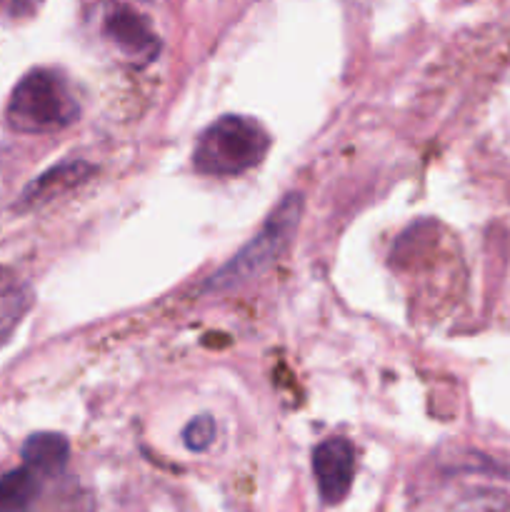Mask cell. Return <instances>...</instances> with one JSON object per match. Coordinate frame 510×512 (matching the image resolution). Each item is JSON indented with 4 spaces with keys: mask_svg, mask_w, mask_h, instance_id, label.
Masks as SVG:
<instances>
[{
    "mask_svg": "<svg viewBox=\"0 0 510 512\" xmlns=\"http://www.w3.org/2000/svg\"><path fill=\"white\" fill-rule=\"evenodd\" d=\"M30 305H33V293L28 285L15 273L0 268V345L15 333Z\"/></svg>",
    "mask_w": 510,
    "mask_h": 512,
    "instance_id": "ba28073f",
    "label": "cell"
},
{
    "mask_svg": "<svg viewBox=\"0 0 510 512\" xmlns=\"http://www.w3.org/2000/svg\"><path fill=\"white\" fill-rule=\"evenodd\" d=\"M300 215H303V195L288 193L280 200L278 208L268 215L258 233L228 260L220 270H215L208 278L205 288L208 290H230L235 285H243L245 280L255 278L263 270H268L285 248L290 240L295 238V230L300 225Z\"/></svg>",
    "mask_w": 510,
    "mask_h": 512,
    "instance_id": "3957f363",
    "label": "cell"
},
{
    "mask_svg": "<svg viewBox=\"0 0 510 512\" xmlns=\"http://www.w3.org/2000/svg\"><path fill=\"white\" fill-rule=\"evenodd\" d=\"M70 458V443L60 433H35L23 443V463L40 478L63 473Z\"/></svg>",
    "mask_w": 510,
    "mask_h": 512,
    "instance_id": "52a82bcc",
    "label": "cell"
},
{
    "mask_svg": "<svg viewBox=\"0 0 510 512\" xmlns=\"http://www.w3.org/2000/svg\"><path fill=\"white\" fill-rule=\"evenodd\" d=\"M80 103L63 73L53 68H35L20 78L8 100V123L18 133L48 135L68 128L78 120Z\"/></svg>",
    "mask_w": 510,
    "mask_h": 512,
    "instance_id": "6da1fadb",
    "label": "cell"
},
{
    "mask_svg": "<svg viewBox=\"0 0 510 512\" xmlns=\"http://www.w3.org/2000/svg\"><path fill=\"white\" fill-rule=\"evenodd\" d=\"M313 473L320 498L338 505L350 493L355 478V450L345 438H330L313 450Z\"/></svg>",
    "mask_w": 510,
    "mask_h": 512,
    "instance_id": "277c9868",
    "label": "cell"
},
{
    "mask_svg": "<svg viewBox=\"0 0 510 512\" xmlns=\"http://www.w3.org/2000/svg\"><path fill=\"white\" fill-rule=\"evenodd\" d=\"M90 173H93V168H90L88 163H80V160H68V163L55 165V168H50L48 173L40 175L38 180H33V183L23 190L20 203H23L25 208H38V205L50 203V200L58 198V195L68 193V190L85 183V180L90 178Z\"/></svg>",
    "mask_w": 510,
    "mask_h": 512,
    "instance_id": "8992f818",
    "label": "cell"
},
{
    "mask_svg": "<svg viewBox=\"0 0 510 512\" xmlns=\"http://www.w3.org/2000/svg\"><path fill=\"white\" fill-rule=\"evenodd\" d=\"M40 495V475L28 465L0 478V512H30Z\"/></svg>",
    "mask_w": 510,
    "mask_h": 512,
    "instance_id": "9c48e42d",
    "label": "cell"
},
{
    "mask_svg": "<svg viewBox=\"0 0 510 512\" xmlns=\"http://www.w3.org/2000/svg\"><path fill=\"white\" fill-rule=\"evenodd\" d=\"M215 440V420L210 415H200V418L190 420L188 428L183 430V443L190 450L200 453V450H208Z\"/></svg>",
    "mask_w": 510,
    "mask_h": 512,
    "instance_id": "30bf717a",
    "label": "cell"
},
{
    "mask_svg": "<svg viewBox=\"0 0 510 512\" xmlns=\"http://www.w3.org/2000/svg\"><path fill=\"white\" fill-rule=\"evenodd\" d=\"M270 148L263 125L245 115H223L200 133L193 148V165L203 175H240L255 168Z\"/></svg>",
    "mask_w": 510,
    "mask_h": 512,
    "instance_id": "7a4b0ae2",
    "label": "cell"
},
{
    "mask_svg": "<svg viewBox=\"0 0 510 512\" xmlns=\"http://www.w3.org/2000/svg\"><path fill=\"white\" fill-rule=\"evenodd\" d=\"M103 33L120 53L140 63L153 60L160 50V40L148 20L125 5H115L108 10L103 20Z\"/></svg>",
    "mask_w": 510,
    "mask_h": 512,
    "instance_id": "5b68a950",
    "label": "cell"
}]
</instances>
